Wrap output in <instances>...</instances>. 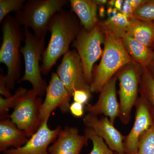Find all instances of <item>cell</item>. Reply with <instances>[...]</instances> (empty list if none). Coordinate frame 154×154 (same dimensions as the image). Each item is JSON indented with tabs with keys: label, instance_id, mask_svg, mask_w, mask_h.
<instances>
[{
	"label": "cell",
	"instance_id": "20",
	"mask_svg": "<svg viewBox=\"0 0 154 154\" xmlns=\"http://www.w3.org/2000/svg\"><path fill=\"white\" fill-rule=\"evenodd\" d=\"M130 19L119 12L118 14L103 22H100L105 31L110 32L116 38L122 39L126 33Z\"/></svg>",
	"mask_w": 154,
	"mask_h": 154
},
{
	"label": "cell",
	"instance_id": "6",
	"mask_svg": "<svg viewBox=\"0 0 154 154\" xmlns=\"http://www.w3.org/2000/svg\"><path fill=\"white\" fill-rule=\"evenodd\" d=\"M25 45L20 48V52L24 58L25 73L19 82L27 81L32 86V90L38 96L44 95L46 91L45 81L41 75L39 61L43 53L44 38H39L30 32L29 28L25 27Z\"/></svg>",
	"mask_w": 154,
	"mask_h": 154
},
{
	"label": "cell",
	"instance_id": "14",
	"mask_svg": "<svg viewBox=\"0 0 154 154\" xmlns=\"http://www.w3.org/2000/svg\"><path fill=\"white\" fill-rule=\"evenodd\" d=\"M117 75L114 76L105 84L100 92L99 99L94 105H88L86 110L89 113L98 116L103 114L109 117L114 124L116 119L120 114V106L117 101L116 94Z\"/></svg>",
	"mask_w": 154,
	"mask_h": 154
},
{
	"label": "cell",
	"instance_id": "1",
	"mask_svg": "<svg viewBox=\"0 0 154 154\" xmlns=\"http://www.w3.org/2000/svg\"><path fill=\"white\" fill-rule=\"evenodd\" d=\"M80 30L78 20L71 12L61 11L54 15L48 26L50 39L42 53V73H48L60 57L69 50L70 44L74 41Z\"/></svg>",
	"mask_w": 154,
	"mask_h": 154
},
{
	"label": "cell",
	"instance_id": "8",
	"mask_svg": "<svg viewBox=\"0 0 154 154\" xmlns=\"http://www.w3.org/2000/svg\"><path fill=\"white\" fill-rule=\"evenodd\" d=\"M42 103L41 97L32 89L29 90L19 99L10 115L12 122L28 137H31L41 125L40 110Z\"/></svg>",
	"mask_w": 154,
	"mask_h": 154
},
{
	"label": "cell",
	"instance_id": "4",
	"mask_svg": "<svg viewBox=\"0 0 154 154\" xmlns=\"http://www.w3.org/2000/svg\"><path fill=\"white\" fill-rule=\"evenodd\" d=\"M68 2L66 0H30L17 13L15 19L19 25L31 28L36 37L44 38L51 20Z\"/></svg>",
	"mask_w": 154,
	"mask_h": 154
},
{
	"label": "cell",
	"instance_id": "29",
	"mask_svg": "<svg viewBox=\"0 0 154 154\" xmlns=\"http://www.w3.org/2000/svg\"><path fill=\"white\" fill-rule=\"evenodd\" d=\"M0 93L5 98H8L12 96L6 84L5 76L2 74L0 76Z\"/></svg>",
	"mask_w": 154,
	"mask_h": 154
},
{
	"label": "cell",
	"instance_id": "36",
	"mask_svg": "<svg viewBox=\"0 0 154 154\" xmlns=\"http://www.w3.org/2000/svg\"><path fill=\"white\" fill-rule=\"evenodd\" d=\"M115 0H110V1H107V4L110 7H113V6H114L115 5Z\"/></svg>",
	"mask_w": 154,
	"mask_h": 154
},
{
	"label": "cell",
	"instance_id": "22",
	"mask_svg": "<svg viewBox=\"0 0 154 154\" xmlns=\"http://www.w3.org/2000/svg\"><path fill=\"white\" fill-rule=\"evenodd\" d=\"M27 91L23 88H18L14 95L8 98H3L0 96V117L1 120L7 117L8 112L11 108H14L17 105V103L21 97L26 93Z\"/></svg>",
	"mask_w": 154,
	"mask_h": 154
},
{
	"label": "cell",
	"instance_id": "7",
	"mask_svg": "<svg viewBox=\"0 0 154 154\" xmlns=\"http://www.w3.org/2000/svg\"><path fill=\"white\" fill-rule=\"evenodd\" d=\"M141 71V67L132 63L123 67L116 73L119 80V117L125 124L129 122L131 110L138 99Z\"/></svg>",
	"mask_w": 154,
	"mask_h": 154
},
{
	"label": "cell",
	"instance_id": "3",
	"mask_svg": "<svg viewBox=\"0 0 154 154\" xmlns=\"http://www.w3.org/2000/svg\"><path fill=\"white\" fill-rule=\"evenodd\" d=\"M21 25L15 18L7 16L2 22V43L0 49V62L5 65L8 73L5 76L9 90L13 89L21 71L20 48L23 39Z\"/></svg>",
	"mask_w": 154,
	"mask_h": 154
},
{
	"label": "cell",
	"instance_id": "23",
	"mask_svg": "<svg viewBox=\"0 0 154 154\" xmlns=\"http://www.w3.org/2000/svg\"><path fill=\"white\" fill-rule=\"evenodd\" d=\"M85 134L93 143V149L90 154H115L105 143L103 139L98 136L91 128H87Z\"/></svg>",
	"mask_w": 154,
	"mask_h": 154
},
{
	"label": "cell",
	"instance_id": "32",
	"mask_svg": "<svg viewBox=\"0 0 154 154\" xmlns=\"http://www.w3.org/2000/svg\"><path fill=\"white\" fill-rule=\"evenodd\" d=\"M124 1L123 0H116L114 7L118 10L119 12H120L122 8Z\"/></svg>",
	"mask_w": 154,
	"mask_h": 154
},
{
	"label": "cell",
	"instance_id": "15",
	"mask_svg": "<svg viewBox=\"0 0 154 154\" xmlns=\"http://www.w3.org/2000/svg\"><path fill=\"white\" fill-rule=\"evenodd\" d=\"M88 138L81 135L75 127H66L61 130L57 139L48 149L49 154H80Z\"/></svg>",
	"mask_w": 154,
	"mask_h": 154
},
{
	"label": "cell",
	"instance_id": "9",
	"mask_svg": "<svg viewBox=\"0 0 154 154\" xmlns=\"http://www.w3.org/2000/svg\"><path fill=\"white\" fill-rule=\"evenodd\" d=\"M56 73L72 97L75 90L91 91L90 85L85 79L82 64L77 51L69 50L63 56Z\"/></svg>",
	"mask_w": 154,
	"mask_h": 154
},
{
	"label": "cell",
	"instance_id": "5",
	"mask_svg": "<svg viewBox=\"0 0 154 154\" xmlns=\"http://www.w3.org/2000/svg\"><path fill=\"white\" fill-rule=\"evenodd\" d=\"M105 37V31L98 22L90 31L81 29L73 42V47L77 50L82 61L85 79L90 85L93 81L94 63L102 56L103 50L101 46Z\"/></svg>",
	"mask_w": 154,
	"mask_h": 154
},
{
	"label": "cell",
	"instance_id": "16",
	"mask_svg": "<svg viewBox=\"0 0 154 154\" xmlns=\"http://www.w3.org/2000/svg\"><path fill=\"white\" fill-rule=\"evenodd\" d=\"M29 139L23 131L9 119L1 120L0 122V150L6 151L10 146L20 147L25 144Z\"/></svg>",
	"mask_w": 154,
	"mask_h": 154
},
{
	"label": "cell",
	"instance_id": "27",
	"mask_svg": "<svg viewBox=\"0 0 154 154\" xmlns=\"http://www.w3.org/2000/svg\"><path fill=\"white\" fill-rule=\"evenodd\" d=\"M91 91L83 90H75L72 94L74 102H79L83 105L87 104L91 97Z\"/></svg>",
	"mask_w": 154,
	"mask_h": 154
},
{
	"label": "cell",
	"instance_id": "10",
	"mask_svg": "<svg viewBox=\"0 0 154 154\" xmlns=\"http://www.w3.org/2000/svg\"><path fill=\"white\" fill-rule=\"evenodd\" d=\"M45 92V99L42 104L40 110L42 124L46 119H49L51 113L57 108L63 113H68L72 97L55 72L52 73Z\"/></svg>",
	"mask_w": 154,
	"mask_h": 154
},
{
	"label": "cell",
	"instance_id": "21",
	"mask_svg": "<svg viewBox=\"0 0 154 154\" xmlns=\"http://www.w3.org/2000/svg\"><path fill=\"white\" fill-rule=\"evenodd\" d=\"M139 92L154 113V77L147 68L142 67Z\"/></svg>",
	"mask_w": 154,
	"mask_h": 154
},
{
	"label": "cell",
	"instance_id": "12",
	"mask_svg": "<svg viewBox=\"0 0 154 154\" xmlns=\"http://www.w3.org/2000/svg\"><path fill=\"white\" fill-rule=\"evenodd\" d=\"M87 128L93 130L98 136L105 140L112 150L119 154H125V137L116 129L107 116L98 118L97 116L88 113L83 119Z\"/></svg>",
	"mask_w": 154,
	"mask_h": 154
},
{
	"label": "cell",
	"instance_id": "33",
	"mask_svg": "<svg viewBox=\"0 0 154 154\" xmlns=\"http://www.w3.org/2000/svg\"><path fill=\"white\" fill-rule=\"evenodd\" d=\"M147 68L149 71V72H150L151 73V74L154 77V57L151 63L149 65V66H148Z\"/></svg>",
	"mask_w": 154,
	"mask_h": 154
},
{
	"label": "cell",
	"instance_id": "39",
	"mask_svg": "<svg viewBox=\"0 0 154 154\" xmlns=\"http://www.w3.org/2000/svg\"></svg>",
	"mask_w": 154,
	"mask_h": 154
},
{
	"label": "cell",
	"instance_id": "38",
	"mask_svg": "<svg viewBox=\"0 0 154 154\" xmlns=\"http://www.w3.org/2000/svg\"><path fill=\"white\" fill-rule=\"evenodd\" d=\"M153 48H154V46Z\"/></svg>",
	"mask_w": 154,
	"mask_h": 154
},
{
	"label": "cell",
	"instance_id": "24",
	"mask_svg": "<svg viewBox=\"0 0 154 154\" xmlns=\"http://www.w3.org/2000/svg\"><path fill=\"white\" fill-rule=\"evenodd\" d=\"M133 19L145 22H154V0H147L145 4L136 9Z\"/></svg>",
	"mask_w": 154,
	"mask_h": 154
},
{
	"label": "cell",
	"instance_id": "37",
	"mask_svg": "<svg viewBox=\"0 0 154 154\" xmlns=\"http://www.w3.org/2000/svg\"><path fill=\"white\" fill-rule=\"evenodd\" d=\"M119 154L117 153H116V154Z\"/></svg>",
	"mask_w": 154,
	"mask_h": 154
},
{
	"label": "cell",
	"instance_id": "34",
	"mask_svg": "<svg viewBox=\"0 0 154 154\" xmlns=\"http://www.w3.org/2000/svg\"><path fill=\"white\" fill-rule=\"evenodd\" d=\"M94 3L97 6H103L105 4H107V0H93Z\"/></svg>",
	"mask_w": 154,
	"mask_h": 154
},
{
	"label": "cell",
	"instance_id": "28",
	"mask_svg": "<svg viewBox=\"0 0 154 154\" xmlns=\"http://www.w3.org/2000/svg\"><path fill=\"white\" fill-rule=\"evenodd\" d=\"M69 110L74 116L80 117L84 114V105L77 102H73L70 104Z\"/></svg>",
	"mask_w": 154,
	"mask_h": 154
},
{
	"label": "cell",
	"instance_id": "26",
	"mask_svg": "<svg viewBox=\"0 0 154 154\" xmlns=\"http://www.w3.org/2000/svg\"><path fill=\"white\" fill-rule=\"evenodd\" d=\"M25 0H0V22L11 12H19L25 5Z\"/></svg>",
	"mask_w": 154,
	"mask_h": 154
},
{
	"label": "cell",
	"instance_id": "11",
	"mask_svg": "<svg viewBox=\"0 0 154 154\" xmlns=\"http://www.w3.org/2000/svg\"><path fill=\"white\" fill-rule=\"evenodd\" d=\"M134 124L124 141L125 153L137 154L140 140L144 134L154 124V113L148 103L142 97L138 99Z\"/></svg>",
	"mask_w": 154,
	"mask_h": 154
},
{
	"label": "cell",
	"instance_id": "31",
	"mask_svg": "<svg viewBox=\"0 0 154 154\" xmlns=\"http://www.w3.org/2000/svg\"><path fill=\"white\" fill-rule=\"evenodd\" d=\"M127 1L134 11L136 9L145 4L147 0H127Z\"/></svg>",
	"mask_w": 154,
	"mask_h": 154
},
{
	"label": "cell",
	"instance_id": "18",
	"mask_svg": "<svg viewBox=\"0 0 154 154\" xmlns=\"http://www.w3.org/2000/svg\"><path fill=\"white\" fill-rule=\"evenodd\" d=\"M72 11L79 19L84 28L90 31L99 22L97 18V8L94 1L91 0H70Z\"/></svg>",
	"mask_w": 154,
	"mask_h": 154
},
{
	"label": "cell",
	"instance_id": "30",
	"mask_svg": "<svg viewBox=\"0 0 154 154\" xmlns=\"http://www.w3.org/2000/svg\"><path fill=\"white\" fill-rule=\"evenodd\" d=\"M134 12V11L133 9L130 5L129 3L128 2L127 0L124 1L122 8L121 11L119 12L122 13L125 17L130 20L133 19V14Z\"/></svg>",
	"mask_w": 154,
	"mask_h": 154
},
{
	"label": "cell",
	"instance_id": "2",
	"mask_svg": "<svg viewBox=\"0 0 154 154\" xmlns=\"http://www.w3.org/2000/svg\"><path fill=\"white\" fill-rule=\"evenodd\" d=\"M105 31L104 49L102 58L93 74L90 85L91 93H99L106 83L123 67L135 63L125 49L122 39Z\"/></svg>",
	"mask_w": 154,
	"mask_h": 154
},
{
	"label": "cell",
	"instance_id": "13",
	"mask_svg": "<svg viewBox=\"0 0 154 154\" xmlns=\"http://www.w3.org/2000/svg\"><path fill=\"white\" fill-rule=\"evenodd\" d=\"M46 119L38 129L24 145L17 148L8 149L5 154H49L48 148L50 144L57 137L61 130L60 126L51 129Z\"/></svg>",
	"mask_w": 154,
	"mask_h": 154
},
{
	"label": "cell",
	"instance_id": "25",
	"mask_svg": "<svg viewBox=\"0 0 154 154\" xmlns=\"http://www.w3.org/2000/svg\"><path fill=\"white\" fill-rule=\"evenodd\" d=\"M137 154H154V124L141 137Z\"/></svg>",
	"mask_w": 154,
	"mask_h": 154
},
{
	"label": "cell",
	"instance_id": "19",
	"mask_svg": "<svg viewBox=\"0 0 154 154\" xmlns=\"http://www.w3.org/2000/svg\"><path fill=\"white\" fill-rule=\"evenodd\" d=\"M127 34L142 44L153 49L154 23L138 19L130 20Z\"/></svg>",
	"mask_w": 154,
	"mask_h": 154
},
{
	"label": "cell",
	"instance_id": "35",
	"mask_svg": "<svg viewBox=\"0 0 154 154\" xmlns=\"http://www.w3.org/2000/svg\"><path fill=\"white\" fill-rule=\"evenodd\" d=\"M105 9L104 6H100L99 9V15L101 17H105Z\"/></svg>",
	"mask_w": 154,
	"mask_h": 154
},
{
	"label": "cell",
	"instance_id": "17",
	"mask_svg": "<svg viewBox=\"0 0 154 154\" xmlns=\"http://www.w3.org/2000/svg\"><path fill=\"white\" fill-rule=\"evenodd\" d=\"M125 49L132 60L142 68H147L154 57V50L126 34L122 38Z\"/></svg>",
	"mask_w": 154,
	"mask_h": 154
}]
</instances>
